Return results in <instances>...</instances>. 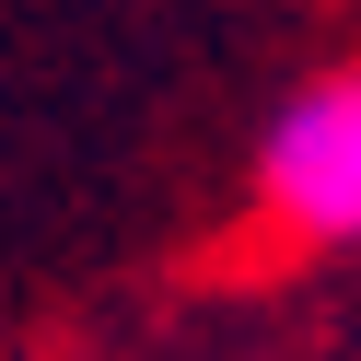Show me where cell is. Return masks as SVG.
Here are the masks:
<instances>
[{
  "label": "cell",
  "mask_w": 361,
  "mask_h": 361,
  "mask_svg": "<svg viewBox=\"0 0 361 361\" xmlns=\"http://www.w3.org/2000/svg\"><path fill=\"white\" fill-rule=\"evenodd\" d=\"M257 198L291 245H361V71H326L280 105L257 152Z\"/></svg>",
  "instance_id": "cell-1"
}]
</instances>
